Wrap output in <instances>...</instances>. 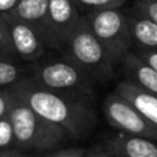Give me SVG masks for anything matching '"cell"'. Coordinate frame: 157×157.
<instances>
[{
  "label": "cell",
  "mask_w": 157,
  "mask_h": 157,
  "mask_svg": "<svg viewBox=\"0 0 157 157\" xmlns=\"http://www.w3.org/2000/svg\"><path fill=\"white\" fill-rule=\"evenodd\" d=\"M88 152L83 149H76V147H71V149H57L54 152H50L48 157H87Z\"/></svg>",
  "instance_id": "cell-21"
},
{
  "label": "cell",
  "mask_w": 157,
  "mask_h": 157,
  "mask_svg": "<svg viewBox=\"0 0 157 157\" xmlns=\"http://www.w3.org/2000/svg\"><path fill=\"white\" fill-rule=\"evenodd\" d=\"M48 2L50 0H19L10 15L35 26L41 35L48 10Z\"/></svg>",
  "instance_id": "cell-13"
},
{
  "label": "cell",
  "mask_w": 157,
  "mask_h": 157,
  "mask_svg": "<svg viewBox=\"0 0 157 157\" xmlns=\"http://www.w3.org/2000/svg\"><path fill=\"white\" fill-rule=\"evenodd\" d=\"M87 157H113V156H112L110 153L108 152V150L101 149V147H97V149H94V150H91V152H88Z\"/></svg>",
  "instance_id": "cell-24"
},
{
  "label": "cell",
  "mask_w": 157,
  "mask_h": 157,
  "mask_svg": "<svg viewBox=\"0 0 157 157\" xmlns=\"http://www.w3.org/2000/svg\"><path fill=\"white\" fill-rule=\"evenodd\" d=\"M152 2H156V3H157V0H152Z\"/></svg>",
  "instance_id": "cell-26"
},
{
  "label": "cell",
  "mask_w": 157,
  "mask_h": 157,
  "mask_svg": "<svg viewBox=\"0 0 157 157\" xmlns=\"http://www.w3.org/2000/svg\"><path fill=\"white\" fill-rule=\"evenodd\" d=\"M14 95L10 88H0V120L8 117Z\"/></svg>",
  "instance_id": "cell-19"
},
{
  "label": "cell",
  "mask_w": 157,
  "mask_h": 157,
  "mask_svg": "<svg viewBox=\"0 0 157 157\" xmlns=\"http://www.w3.org/2000/svg\"><path fill=\"white\" fill-rule=\"evenodd\" d=\"M61 52L94 83L109 80L114 73L116 63L91 32L84 17Z\"/></svg>",
  "instance_id": "cell-4"
},
{
  "label": "cell",
  "mask_w": 157,
  "mask_h": 157,
  "mask_svg": "<svg viewBox=\"0 0 157 157\" xmlns=\"http://www.w3.org/2000/svg\"><path fill=\"white\" fill-rule=\"evenodd\" d=\"M114 92L131 103L153 127L157 128V95L141 88L130 80H121Z\"/></svg>",
  "instance_id": "cell-10"
},
{
  "label": "cell",
  "mask_w": 157,
  "mask_h": 157,
  "mask_svg": "<svg viewBox=\"0 0 157 157\" xmlns=\"http://www.w3.org/2000/svg\"><path fill=\"white\" fill-rule=\"evenodd\" d=\"M10 35L11 47L17 61L33 63L44 57L47 46L37 29L24 21L14 18L10 14L3 15Z\"/></svg>",
  "instance_id": "cell-8"
},
{
  "label": "cell",
  "mask_w": 157,
  "mask_h": 157,
  "mask_svg": "<svg viewBox=\"0 0 157 157\" xmlns=\"http://www.w3.org/2000/svg\"><path fill=\"white\" fill-rule=\"evenodd\" d=\"M81 18L83 14L72 0H50L41 33L47 48L61 51Z\"/></svg>",
  "instance_id": "cell-6"
},
{
  "label": "cell",
  "mask_w": 157,
  "mask_h": 157,
  "mask_svg": "<svg viewBox=\"0 0 157 157\" xmlns=\"http://www.w3.org/2000/svg\"><path fill=\"white\" fill-rule=\"evenodd\" d=\"M0 59L17 61L14 51H13V47H11L7 25H6L3 15H0Z\"/></svg>",
  "instance_id": "cell-16"
},
{
  "label": "cell",
  "mask_w": 157,
  "mask_h": 157,
  "mask_svg": "<svg viewBox=\"0 0 157 157\" xmlns=\"http://www.w3.org/2000/svg\"><path fill=\"white\" fill-rule=\"evenodd\" d=\"M24 76V69L17 61L0 59V88H10Z\"/></svg>",
  "instance_id": "cell-14"
},
{
  "label": "cell",
  "mask_w": 157,
  "mask_h": 157,
  "mask_svg": "<svg viewBox=\"0 0 157 157\" xmlns=\"http://www.w3.org/2000/svg\"><path fill=\"white\" fill-rule=\"evenodd\" d=\"M83 14L103 8H120L127 0H72Z\"/></svg>",
  "instance_id": "cell-15"
},
{
  "label": "cell",
  "mask_w": 157,
  "mask_h": 157,
  "mask_svg": "<svg viewBox=\"0 0 157 157\" xmlns=\"http://www.w3.org/2000/svg\"><path fill=\"white\" fill-rule=\"evenodd\" d=\"M41 157H48V153H46V155H43Z\"/></svg>",
  "instance_id": "cell-25"
},
{
  "label": "cell",
  "mask_w": 157,
  "mask_h": 157,
  "mask_svg": "<svg viewBox=\"0 0 157 157\" xmlns=\"http://www.w3.org/2000/svg\"><path fill=\"white\" fill-rule=\"evenodd\" d=\"M134 54L142 59L145 63L157 71V51H152V50H142V48H132Z\"/></svg>",
  "instance_id": "cell-20"
},
{
  "label": "cell",
  "mask_w": 157,
  "mask_h": 157,
  "mask_svg": "<svg viewBox=\"0 0 157 157\" xmlns=\"http://www.w3.org/2000/svg\"><path fill=\"white\" fill-rule=\"evenodd\" d=\"M105 150L113 157H157V141L117 132L106 138Z\"/></svg>",
  "instance_id": "cell-9"
},
{
  "label": "cell",
  "mask_w": 157,
  "mask_h": 157,
  "mask_svg": "<svg viewBox=\"0 0 157 157\" xmlns=\"http://www.w3.org/2000/svg\"><path fill=\"white\" fill-rule=\"evenodd\" d=\"M30 155L22 153L17 149H8V150H0V157H29Z\"/></svg>",
  "instance_id": "cell-23"
},
{
  "label": "cell",
  "mask_w": 157,
  "mask_h": 157,
  "mask_svg": "<svg viewBox=\"0 0 157 157\" xmlns=\"http://www.w3.org/2000/svg\"><path fill=\"white\" fill-rule=\"evenodd\" d=\"M29 157H32V156H29Z\"/></svg>",
  "instance_id": "cell-27"
},
{
  "label": "cell",
  "mask_w": 157,
  "mask_h": 157,
  "mask_svg": "<svg viewBox=\"0 0 157 157\" xmlns=\"http://www.w3.org/2000/svg\"><path fill=\"white\" fill-rule=\"evenodd\" d=\"M132 48L157 51V24L131 8L127 13Z\"/></svg>",
  "instance_id": "cell-12"
},
{
  "label": "cell",
  "mask_w": 157,
  "mask_h": 157,
  "mask_svg": "<svg viewBox=\"0 0 157 157\" xmlns=\"http://www.w3.org/2000/svg\"><path fill=\"white\" fill-rule=\"evenodd\" d=\"M19 0H0V15L10 14Z\"/></svg>",
  "instance_id": "cell-22"
},
{
  "label": "cell",
  "mask_w": 157,
  "mask_h": 157,
  "mask_svg": "<svg viewBox=\"0 0 157 157\" xmlns=\"http://www.w3.org/2000/svg\"><path fill=\"white\" fill-rule=\"evenodd\" d=\"M29 77L37 86L91 102L94 81L66 58H40L29 68Z\"/></svg>",
  "instance_id": "cell-3"
},
{
  "label": "cell",
  "mask_w": 157,
  "mask_h": 157,
  "mask_svg": "<svg viewBox=\"0 0 157 157\" xmlns=\"http://www.w3.org/2000/svg\"><path fill=\"white\" fill-rule=\"evenodd\" d=\"M10 90L39 116L61 127L71 138L80 139L95 128L98 117L91 102L50 91L29 77H22Z\"/></svg>",
  "instance_id": "cell-1"
},
{
  "label": "cell",
  "mask_w": 157,
  "mask_h": 157,
  "mask_svg": "<svg viewBox=\"0 0 157 157\" xmlns=\"http://www.w3.org/2000/svg\"><path fill=\"white\" fill-rule=\"evenodd\" d=\"M14 149V132L8 117L0 120V150Z\"/></svg>",
  "instance_id": "cell-17"
},
{
  "label": "cell",
  "mask_w": 157,
  "mask_h": 157,
  "mask_svg": "<svg viewBox=\"0 0 157 157\" xmlns=\"http://www.w3.org/2000/svg\"><path fill=\"white\" fill-rule=\"evenodd\" d=\"M119 65L125 80L132 81L141 88L157 95V71L139 59L132 50L123 57Z\"/></svg>",
  "instance_id": "cell-11"
},
{
  "label": "cell",
  "mask_w": 157,
  "mask_h": 157,
  "mask_svg": "<svg viewBox=\"0 0 157 157\" xmlns=\"http://www.w3.org/2000/svg\"><path fill=\"white\" fill-rule=\"evenodd\" d=\"M102 110L109 125L119 132L157 141V128L117 92H112L105 98Z\"/></svg>",
  "instance_id": "cell-7"
},
{
  "label": "cell",
  "mask_w": 157,
  "mask_h": 157,
  "mask_svg": "<svg viewBox=\"0 0 157 157\" xmlns=\"http://www.w3.org/2000/svg\"><path fill=\"white\" fill-rule=\"evenodd\" d=\"M8 119L14 132V149L26 155L54 152L71 138L61 127L39 116L15 95Z\"/></svg>",
  "instance_id": "cell-2"
},
{
  "label": "cell",
  "mask_w": 157,
  "mask_h": 157,
  "mask_svg": "<svg viewBox=\"0 0 157 157\" xmlns=\"http://www.w3.org/2000/svg\"><path fill=\"white\" fill-rule=\"evenodd\" d=\"M83 17L109 57L119 65L123 57L132 50L127 13L120 8H103L88 11Z\"/></svg>",
  "instance_id": "cell-5"
},
{
  "label": "cell",
  "mask_w": 157,
  "mask_h": 157,
  "mask_svg": "<svg viewBox=\"0 0 157 157\" xmlns=\"http://www.w3.org/2000/svg\"><path fill=\"white\" fill-rule=\"evenodd\" d=\"M131 8L144 14V15H146L147 18H150L153 22L157 24V3L156 2H152V0H136Z\"/></svg>",
  "instance_id": "cell-18"
}]
</instances>
